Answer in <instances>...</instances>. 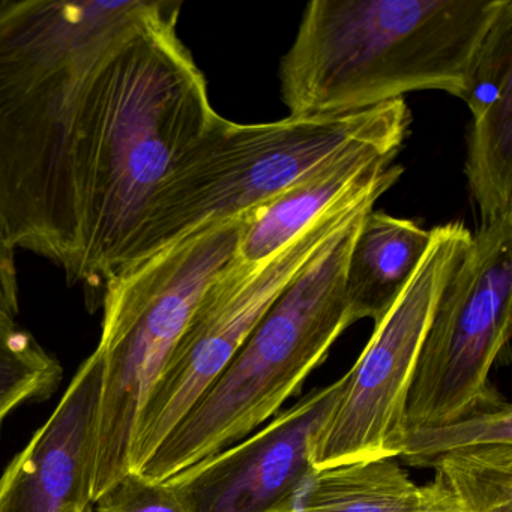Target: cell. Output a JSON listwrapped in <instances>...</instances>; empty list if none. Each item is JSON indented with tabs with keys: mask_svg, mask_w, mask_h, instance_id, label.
<instances>
[{
	"mask_svg": "<svg viewBox=\"0 0 512 512\" xmlns=\"http://www.w3.org/2000/svg\"><path fill=\"white\" fill-rule=\"evenodd\" d=\"M92 506L94 512H188L166 482H149L131 472Z\"/></svg>",
	"mask_w": 512,
	"mask_h": 512,
	"instance_id": "obj_19",
	"label": "cell"
},
{
	"mask_svg": "<svg viewBox=\"0 0 512 512\" xmlns=\"http://www.w3.org/2000/svg\"><path fill=\"white\" fill-rule=\"evenodd\" d=\"M160 0L0 2V242L83 281L79 160L95 82Z\"/></svg>",
	"mask_w": 512,
	"mask_h": 512,
	"instance_id": "obj_1",
	"label": "cell"
},
{
	"mask_svg": "<svg viewBox=\"0 0 512 512\" xmlns=\"http://www.w3.org/2000/svg\"><path fill=\"white\" fill-rule=\"evenodd\" d=\"M256 214L188 233L104 281L103 386L91 500L130 473L140 407L172 355L206 287L235 259Z\"/></svg>",
	"mask_w": 512,
	"mask_h": 512,
	"instance_id": "obj_6",
	"label": "cell"
},
{
	"mask_svg": "<svg viewBox=\"0 0 512 512\" xmlns=\"http://www.w3.org/2000/svg\"><path fill=\"white\" fill-rule=\"evenodd\" d=\"M83 512H94V506H92V503L91 505L86 506V509Z\"/></svg>",
	"mask_w": 512,
	"mask_h": 512,
	"instance_id": "obj_22",
	"label": "cell"
},
{
	"mask_svg": "<svg viewBox=\"0 0 512 512\" xmlns=\"http://www.w3.org/2000/svg\"><path fill=\"white\" fill-rule=\"evenodd\" d=\"M401 148L395 143H371L344 152L257 211L236 257L244 263L262 262L341 203L397 184L404 172L394 164Z\"/></svg>",
	"mask_w": 512,
	"mask_h": 512,
	"instance_id": "obj_12",
	"label": "cell"
},
{
	"mask_svg": "<svg viewBox=\"0 0 512 512\" xmlns=\"http://www.w3.org/2000/svg\"><path fill=\"white\" fill-rule=\"evenodd\" d=\"M511 0H313L281 58L289 116L340 115L443 91L466 101Z\"/></svg>",
	"mask_w": 512,
	"mask_h": 512,
	"instance_id": "obj_3",
	"label": "cell"
},
{
	"mask_svg": "<svg viewBox=\"0 0 512 512\" xmlns=\"http://www.w3.org/2000/svg\"><path fill=\"white\" fill-rule=\"evenodd\" d=\"M419 487L395 458L314 472L293 512H416Z\"/></svg>",
	"mask_w": 512,
	"mask_h": 512,
	"instance_id": "obj_14",
	"label": "cell"
},
{
	"mask_svg": "<svg viewBox=\"0 0 512 512\" xmlns=\"http://www.w3.org/2000/svg\"><path fill=\"white\" fill-rule=\"evenodd\" d=\"M461 223L431 229L430 244L394 304L374 322L367 346L346 373L343 391L310 442L314 472L397 458L406 442L407 400L425 334L446 283L469 248Z\"/></svg>",
	"mask_w": 512,
	"mask_h": 512,
	"instance_id": "obj_8",
	"label": "cell"
},
{
	"mask_svg": "<svg viewBox=\"0 0 512 512\" xmlns=\"http://www.w3.org/2000/svg\"><path fill=\"white\" fill-rule=\"evenodd\" d=\"M103 356L95 349L31 442L0 476V512H83L91 505Z\"/></svg>",
	"mask_w": 512,
	"mask_h": 512,
	"instance_id": "obj_11",
	"label": "cell"
},
{
	"mask_svg": "<svg viewBox=\"0 0 512 512\" xmlns=\"http://www.w3.org/2000/svg\"><path fill=\"white\" fill-rule=\"evenodd\" d=\"M19 311L16 253L0 242V323H16Z\"/></svg>",
	"mask_w": 512,
	"mask_h": 512,
	"instance_id": "obj_20",
	"label": "cell"
},
{
	"mask_svg": "<svg viewBox=\"0 0 512 512\" xmlns=\"http://www.w3.org/2000/svg\"><path fill=\"white\" fill-rule=\"evenodd\" d=\"M494 448H512V407L499 392L454 421L407 431L400 457L433 469L443 458Z\"/></svg>",
	"mask_w": 512,
	"mask_h": 512,
	"instance_id": "obj_16",
	"label": "cell"
},
{
	"mask_svg": "<svg viewBox=\"0 0 512 512\" xmlns=\"http://www.w3.org/2000/svg\"><path fill=\"white\" fill-rule=\"evenodd\" d=\"M344 382L346 374L313 389L256 433L164 482L188 512H293L314 475L311 437Z\"/></svg>",
	"mask_w": 512,
	"mask_h": 512,
	"instance_id": "obj_10",
	"label": "cell"
},
{
	"mask_svg": "<svg viewBox=\"0 0 512 512\" xmlns=\"http://www.w3.org/2000/svg\"><path fill=\"white\" fill-rule=\"evenodd\" d=\"M512 215L481 224L452 272L425 334L407 400V427H434L496 394L490 371L509 350Z\"/></svg>",
	"mask_w": 512,
	"mask_h": 512,
	"instance_id": "obj_9",
	"label": "cell"
},
{
	"mask_svg": "<svg viewBox=\"0 0 512 512\" xmlns=\"http://www.w3.org/2000/svg\"><path fill=\"white\" fill-rule=\"evenodd\" d=\"M64 367L37 338L16 323H0V431L8 416L58 391Z\"/></svg>",
	"mask_w": 512,
	"mask_h": 512,
	"instance_id": "obj_17",
	"label": "cell"
},
{
	"mask_svg": "<svg viewBox=\"0 0 512 512\" xmlns=\"http://www.w3.org/2000/svg\"><path fill=\"white\" fill-rule=\"evenodd\" d=\"M389 190L374 188L314 221L259 263L235 259L206 287L160 376L140 407L130 445L137 472L203 392L223 373L266 311L317 254Z\"/></svg>",
	"mask_w": 512,
	"mask_h": 512,
	"instance_id": "obj_7",
	"label": "cell"
},
{
	"mask_svg": "<svg viewBox=\"0 0 512 512\" xmlns=\"http://www.w3.org/2000/svg\"><path fill=\"white\" fill-rule=\"evenodd\" d=\"M433 469L473 512H512V448L446 457Z\"/></svg>",
	"mask_w": 512,
	"mask_h": 512,
	"instance_id": "obj_18",
	"label": "cell"
},
{
	"mask_svg": "<svg viewBox=\"0 0 512 512\" xmlns=\"http://www.w3.org/2000/svg\"><path fill=\"white\" fill-rule=\"evenodd\" d=\"M181 8L160 0L95 82L79 160L82 283L130 262L164 182L220 118L179 37Z\"/></svg>",
	"mask_w": 512,
	"mask_h": 512,
	"instance_id": "obj_2",
	"label": "cell"
},
{
	"mask_svg": "<svg viewBox=\"0 0 512 512\" xmlns=\"http://www.w3.org/2000/svg\"><path fill=\"white\" fill-rule=\"evenodd\" d=\"M416 512H473L439 476L419 487Z\"/></svg>",
	"mask_w": 512,
	"mask_h": 512,
	"instance_id": "obj_21",
	"label": "cell"
},
{
	"mask_svg": "<svg viewBox=\"0 0 512 512\" xmlns=\"http://www.w3.org/2000/svg\"><path fill=\"white\" fill-rule=\"evenodd\" d=\"M464 175L479 226L512 215V80L472 119Z\"/></svg>",
	"mask_w": 512,
	"mask_h": 512,
	"instance_id": "obj_15",
	"label": "cell"
},
{
	"mask_svg": "<svg viewBox=\"0 0 512 512\" xmlns=\"http://www.w3.org/2000/svg\"><path fill=\"white\" fill-rule=\"evenodd\" d=\"M410 122L403 98L359 112L287 116L268 124H235L220 116L164 182L128 263L194 230L256 214L350 149L403 146Z\"/></svg>",
	"mask_w": 512,
	"mask_h": 512,
	"instance_id": "obj_5",
	"label": "cell"
},
{
	"mask_svg": "<svg viewBox=\"0 0 512 512\" xmlns=\"http://www.w3.org/2000/svg\"><path fill=\"white\" fill-rule=\"evenodd\" d=\"M368 211L331 239L278 296L223 373L134 473L149 482L167 481L241 442L299 394L338 337L353 325L344 275Z\"/></svg>",
	"mask_w": 512,
	"mask_h": 512,
	"instance_id": "obj_4",
	"label": "cell"
},
{
	"mask_svg": "<svg viewBox=\"0 0 512 512\" xmlns=\"http://www.w3.org/2000/svg\"><path fill=\"white\" fill-rule=\"evenodd\" d=\"M431 230L383 211H368L359 224L344 275L352 323L377 322L404 289L430 244Z\"/></svg>",
	"mask_w": 512,
	"mask_h": 512,
	"instance_id": "obj_13",
	"label": "cell"
}]
</instances>
